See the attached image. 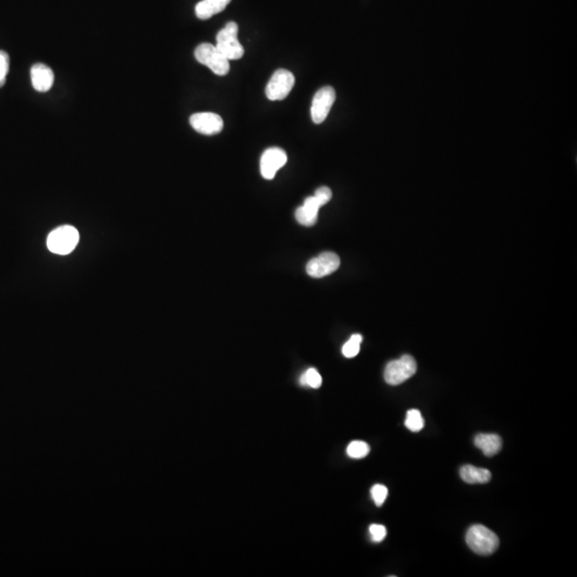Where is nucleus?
Returning <instances> with one entry per match:
<instances>
[{"label": "nucleus", "instance_id": "1", "mask_svg": "<svg viewBox=\"0 0 577 577\" xmlns=\"http://www.w3.org/2000/svg\"><path fill=\"white\" fill-rule=\"evenodd\" d=\"M466 543L478 555L489 556L497 551L499 539L485 526L474 525L466 534Z\"/></svg>", "mask_w": 577, "mask_h": 577}, {"label": "nucleus", "instance_id": "2", "mask_svg": "<svg viewBox=\"0 0 577 577\" xmlns=\"http://www.w3.org/2000/svg\"><path fill=\"white\" fill-rule=\"evenodd\" d=\"M238 26L229 22L216 36V48L228 60H238L244 56V48L238 40Z\"/></svg>", "mask_w": 577, "mask_h": 577}, {"label": "nucleus", "instance_id": "3", "mask_svg": "<svg viewBox=\"0 0 577 577\" xmlns=\"http://www.w3.org/2000/svg\"><path fill=\"white\" fill-rule=\"evenodd\" d=\"M80 240V233L71 226H63L51 232L48 238V249L56 255H69L75 249Z\"/></svg>", "mask_w": 577, "mask_h": 577}, {"label": "nucleus", "instance_id": "4", "mask_svg": "<svg viewBox=\"0 0 577 577\" xmlns=\"http://www.w3.org/2000/svg\"><path fill=\"white\" fill-rule=\"evenodd\" d=\"M195 58L216 75L225 76L229 73V60L212 44L202 43L198 46L195 50Z\"/></svg>", "mask_w": 577, "mask_h": 577}, {"label": "nucleus", "instance_id": "5", "mask_svg": "<svg viewBox=\"0 0 577 577\" xmlns=\"http://www.w3.org/2000/svg\"><path fill=\"white\" fill-rule=\"evenodd\" d=\"M417 371V363L411 355H403L391 361L385 368L384 379L387 384L397 386L412 378Z\"/></svg>", "mask_w": 577, "mask_h": 577}, {"label": "nucleus", "instance_id": "6", "mask_svg": "<svg viewBox=\"0 0 577 577\" xmlns=\"http://www.w3.org/2000/svg\"><path fill=\"white\" fill-rule=\"evenodd\" d=\"M295 84V78L290 71L279 69L272 74L265 89V95L270 101H281L290 95Z\"/></svg>", "mask_w": 577, "mask_h": 577}, {"label": "nucleus", "instance_id": "7", "mask_svg": "<svg viewBox=\"0 0 577 577\" xmlns=\"http://www.w3.org/2000/svg\"><path fill=\"white\" fill-rule=\"evenodd\" d=\"M336 101L335 89L331 86L323 87L314 95L312 105V119L316 125L324 122Z\"/></svg>", "mask_w": 577, "mask_h": 577}, {"label": "nucleus", "instance_id": "8", "mask_svg": "<svg viewBox=\"0 0 577 577\" xmlns=\"http://www.w3.org/2000/svg\"><path fill=\"white\" fill-rule=\"evenodd\" d=\"M340 258L335 253H323L318 257L314 258L308 262L307 270L309 276L314 278H322L329 276L339 268Z\"/></svg>", "mask_w": 577, "mask_h": 577}, {"label": "nucleus", "instance_id": "9", "mask_svg": "<svg viewBox=\"0 0 577 577\" xmlns=\"http://www.w3.org/2000/svg\"><path fill=\"white\" fill-rule=\"evenodd\" d=\"M191 127L203 135H216L223 129V120L214 112H198L189 118Z\"/></svg>", "mask_w": 577, "mask_h": 577}, {"label": "nucleus", "instance_id": "10", "mask_svg": "<svg viewBox=\"0 0 577 577\" xmlns=\"http://www.w3.org/2000/svg\"><path fill=\"white\" fill-rule=\"evenodd\" d=\"M287 153L280 148H270L262 154L260 170L266 180H272L275 174L287 163Z\"/></svg>", "mask_w": 577, "mask_h": 577}, {"label": "nucleus", "instance_id": "11", "mask_svg": "<svg viewBox=\"0 0 577 577\" xmlns=\"http://www.w3.org/2000/svg\"><path fill=\"white\" fill-rule=\"evenodd\" d=\"M31 83L38 92H48L54 85V72L43 63H36L31 71Z\"/></svg>", "mask_w": 577, "mask_h": 577}, {"label": "nucleus", "instance_id": "12", "mask_svg": "<svg viewBox=\"0 0 577 577\" xmlns=\"http://www.w3.org/2000/svg\"><path fill=\"white\" fill-rule=\"evenodd\" d=\"M321 206H323L322 204L314 196L308 197L304 201L303 206H300L297 212H295L297 221L302 226H306V227H312V226L316 225L317 221H318L319 210H320Z\"/></svg>", "mask_w": 577, "mask_h": 577}, {"label": "nucleus", "instance_id": "13", "mask_svg": "<svg viewBox=\"0 0 577 577\" xmlns=\"http://www.w3.org/2000/svg\"><path fill=\"white\" fill-rule=\"evenodd\" d=\"M475 446L487 457H494L502 450V440L497 434L480 433L475 438Z\"/></svg>", "mask_w": 577, "mask_h": 577}, {"label": "nucleus", "instance_id": "14", "mask_svg": "<svg viewBox=\"0 0 577 577\" xmlns=\"http://www.w3.org/2000/svg\"><path fill=\"white\" fill-rule=\"evenodd\" d=\"M231 3V0H202L196 6V16L200 20H208L215 14H221Z\"/></svg>", "mask_w": 577, "mask_h": 577}, {"label": "nucleus", "instance_id": "15", "mask_svg": "<svg viewBox=\"0 0 577 577\" xmlns=\"http://www.w3.org/2000/svg\"><path fill=\"white\" fill-rule=\"evenodd\" d=\"M460 476L470 485H483L491 481L492 474L489 470L476 467L472 465H464L460 470Z\"/></svg>", "mask_w": 577, "mask_h": 577}, {"label": "nucleus", "instance_id": "16", "mask_svg": "<svg viewBox=\"0 0 577 577\" xmlns=\"http://www.w3.org/2000/svg\"><path fill=\"white\" fill-rule=\"evenodd\" d=\"M369 452V445L361 440H354L349 445L348 449H346V453L352 459H363V457H367Z\"/></svg>", "mask_w": 577, "mask_h": 577}, {"label": "nucleus", "instance_id": "17", "mask_svg": "<svg viewBox=\"0 0 577 577\" xmlns=\"http://www.w3.org/2000/svg\"><path fill=\"white\" fill-rule=\"evenodd\" d=\"M361 342H363V336L359 335V334H355V335H353L352 337L350 338V340L346 342V344H344V348H342V354H344L346 359H353V357L356 356L359 351H361Z\"/></svg>", "mask_w": 577, "mask_h": 577}, {"label": "nucleus", "instance_id": "18", "mask_svg": "<svg viewBox=\"0 0 577 577\" xmlns=\"http://www.w3.org/2000/svg\"><path fill=\"white\" fill-rule=\"evenodd\" d=\"M406 425L410 431L419 432L423 429L425 420L418 410H410L406 414Z\"/></svg>", "mask_w": 577, "mask_h": 577}, {"label": "nucleus", "instance_id": "19", "mask_svg": "<svg viewBox=\"0 0 577 577\" xmlns=\"http://www.w3.org/2000/svg\"><path fill=\"white\" fill-rule=\"evenodd\" d=\"M303 386H310L312 388H319L322 385V376L319 374L318 370L314 368L308 369L300 380Z\"/></svg>", "mask_w": 577, "mask_h": 577}, {"label": "nucleus", "instance_id": "20", "mask_svg": "<svg viewBox=\"0 0 577 577\" xmlns=\"http://www.w3.org/2000/svg\"><path fill=\"white\" fill-rule=\"evenodd\" d=\"M388 495V489L385 485H376L371 489V497L376 506H382Z\"/></svg>", "mask_w": 577, "mask_h": 577}, {"label": "nucleus", "instance_id": "21", "mask_svg": "<svg viewBox=\"0 0 577 577\" xmlns=\"http://www.w3.org/2000/svg\"><path fill=\"white\" fill-rule=\"evenodd\" d=\"M9 55L5 51H0V88L6 84L8 72H9Z\"/></svg>", "mask_w": 577, "mask_h": 577}, {"label": "nucleus", "instance_id": "22", "mask_svg": "<svg viewBox=\"0 0 577 577\" xmlns=\"http://www.w3.org/2000/svg\"><path fill=\"white\" fill-rule=\"evenodd\" d=\"M369 532L374 542H382L387 534L386 527L379 525V524H374V525L370 526Z\"/></svg>", "mask_w": 577, "mask_h": 577}, {"label": "nucleus", "instance_id": "23", "mask_svg": "<svg viewBox=\"0 0 577 577\" xmlns=\"http://www.w3.org/2000/svg\"><path fill=\"white\" fill-rule=\"evenodd\" d=\"M314 197L321 202L322 206H325V204L331 201L332 197H333V193H332L331 189H329V187L322 186L317 189Z\"/></svg>", "mask_w": 577, "mask_h": 577}]
</instances>
